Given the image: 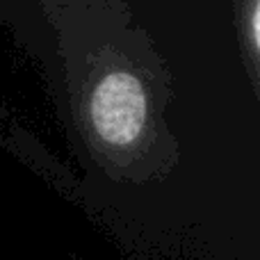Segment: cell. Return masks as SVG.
<instances>
[{
	"instance_id": "cell-1",
	"label": "cell",
	"mask_w": 260,
	"mask_h": 260,
	"mask_svg": "<svg viewBox=\"0 0 260 260\" xmlns=\"http://www.w3.org/2000/svg\"><path fill=\"white\" fill-rule=\"evenodd\" d=\"M251 48L258 50V41H260V9H258V3H253L251 7Z\"/></svg>"
}]
</instances>
